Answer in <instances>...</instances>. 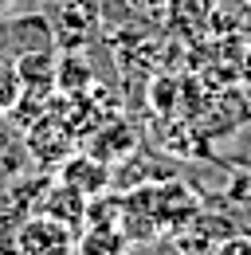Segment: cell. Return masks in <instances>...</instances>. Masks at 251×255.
Here are the masks:
<instances>
[{
	"mask_svg": "<svg viewBox=\"0 0 251 255\" xmlns=\"http://www.w3.org/2000/svg\"><path fill=\"white\" fill-rule=\"evenodd\" d=\"M16 255H79V232L47 212L24 216L16 232Z\"/></svg>",
	"mask_w": 251,
	"mask_h": 255,
	"instance_id": "cell-1",
	"label": "cell"
},
{
	"mask_svg": "<svg viewBox=\"0 0 251 255\" xmlns=\"http://www.w3.org/2000/svg\"><path fill=\"white\" fill-rule=\"evenodd\" d=\"M59 181L79 189L83 196H98V192L110 189L114 177H110V165L102 157H94V153H67L59 161Z\"/></svg>",
	"mask_w": 251,
	"mask_h": 255,
	"instance_id": "cell-2",
	"label": "cell"
},
{
	"mask_svg": "<svg viewBox=\"0 0 251 255\" xmlns=\"http://www.w3.org/2000/svg\"><path fill=\"white\" fill-rule=\"evenodd\" d=\"M28 149L31 157H39L43 165H59L71 153V129H63L51 118H39L28 126Z\"/></svg>",
	"mask_w": 251,
	"mask_h": 255,
	"instance_id": "cell-3",
	"label": "cell"
},
{
	"mask_svg": "<svg viewBox=\"0 0 251 255\" xmlns=\"http://www.w3.org/2000/svg\"><path fill=\"white\" fill-rule=\"evenodd\" d=\"M87 200L91 196H83L79 189H71V185L59 181V185H51V189L43 192V212L63 220L67 228H75V232H83V224H87Z\"/></svg>",
	"mask_w": 251,
	"mask_h": 255,
	"instance_id": "cell-4",
	"label": "cell"
},
{
	"mask_svg": "<svg viewBox=\"0 0 251 255\" xmlns=\"http://www.w3.org/2000/svg\"><path fill=\"white\" fill-rule=\"evenodd\" d=\"M137 149V133H133V126H126V122H110V126L94 129V141L87 153H94V157H102L106 165L110 161H122L129 157Z\"/></svg>",
	"mask_w": 251,
	"mask_h": 255,
	"instance_id": "cell-5",
	"label": "cell"
},
{
	"mask_svg": "<svg viewBox=\"0 0 251 255\" xmlns=\"http://www.w3.org/2000/svg\"><path fill=\"white\" fill-rule=\"evenodd\" d=\"M79 255H129V240L118 224H87L79 232Z\"/></svg>",
	"mask_w": 251,
	"mask_h": 255,
	"instance_id": "cell-6",
	"label": "cell"
},
{
	"mask_svg": "<svg viewBox=\"0 0 251 255\" xmlns=\"http://www.w3.org/2000/svg\"><path fill=\"white\" fill-rule=\"evenodd\" d=\"M220 0H165V12L173 20V28L185 35H204L208 32V16Z\"/></svg>",
	"mask_w": 251,
	"mask_h": 255,
	"instance_id": "cell-7",
	"label": "cell"
},
{
	"mask_svg": "<svg viewBox=\"0 0 251 255\" xmlns=\"http://www.w3.org/2000/svg\"><path fill=\"white\" fill-rule=\"evenodd\" d=\"M55 87L67 95H83L91 87V67L83 55H67L63 63H55Z\"/></svg>",
	"mask_w": 251,
	"mask_h": 255,
	"instance_id": "cell-8",
	"label": "cell"
},
{
	"mask_svg": "<svg viewBox=\"0 0 251 255\" xmlns=\"http://www.w3.org/2000/svg\"><path fill=\"white\" fill-rule=\"evenodd\" d=\"M20 95H24V83H20L16 63H4V59H0V114H8Z\"/></svg>",
	"mask_w": 251,
	"mask_h": 255,
	"instance_id": "cell-9",
	"label": "cell"
},
{
	"mask_svg": "<svg viewBox=\"0 0 251 255\" xmlns=\"http://www.w3.org/2000/svg\"><path fill=\"white\" fill-rule=\"evenodd\" d=\"M212 255H251V236L248 232H228L212 248Z\"/></svg>",
	"mask_w": 251,
	"mask_h": 255,
	"instance_id": "cell-10",
	"label": "cell"
},
{
	"mask_svg": "<svg viewBox=\"0 0 251 255\" xmlns=\"http://www.w3.org/2000/svg\"><path fill=\"white\" fill-rule=\"evenodd\" d=\"M240 83L251 91V43L244 47V55H240Z\"/></svg>",
	"mask_w": 251,
	"mask_h": 255,
	"instance_id": "cell-11",
	"label": "cell"
},
{
	"mask_svg": "<svg viewBox=\"0 0 251 255\" xmlns=\"http://www.w3.org/2000/svg\"><path fill=\"white\" fill-rule=\"evenodd\" d=\"M248 4H251V0H248Z\"/></svg>",
	"mask_w": 251,
	"mask_h": 255,
	"instance_id": "cell-12",
	"label": "cell"
}]
</instances>
